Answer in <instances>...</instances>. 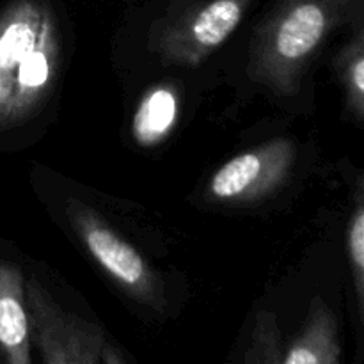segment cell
Wrapping results in <instances>:
<instances>
[{
  "mask_svg": "<svg viewBox=\"0 0 364 364\" xmlns=\"http://www.w3.org/2000/svg\"><path fill=\"white\" fill-rule=\"evenodd\" d=\"M180 100L173 85L160 84L142 96L132 119L134 141L142 148H153L166 141L180 116Z\"/></svg>",
  "mask_w": 364,
  "mask_h": 364,
  "instance_id": "9",
  "label": "cell"
},
{
  "mask_svg": "<svg viewBox=\"0 0 364 364\" xmlns=\"http://www.w3.org/2000/svg\"><path fill=\"white\" fill-rule=\"evenodd\" d=\"M341 343L336 315L323 299L315 297L309 306L301 333L297 334L281 364H340Z\"/></svg>",
  "mask_w": 364,
  "mask_h": 364,
  "instance_id": "8",
  "label": "cell"
},
{
  "mask_svg": "<svg viewBox=\"0 0 364 364\" xmlns=\"http://www.w3.org/2000/svg\"><path fill=\"white\" fill-rule=\"evenodd\" d=\"M297 146L276 137L233 156L212 174L208 198L226 205H249L279 191L294 171Z\"/></svg>",
  "mask_w": 364,
  "mask_h": 364,
  "instance_id": "6",
  "label": "cell"
},
{
  "mask_svg": "<svg viewBox=\"0 0 364 364\" xmlns=\"http://www.w3.org/2000/svg\"><path fill=\"white\" fill-rule=\"evenodd\" d=\"M252 0H181L149 36L153 53L167 66L196 68L238 28Z\"/></svg>",
  "mask_w": 364,
  "mask_h": 364,
  "instance_id": "3",
  "label": "cell"
},
{
  "mask_svg": "<svg viewBox=\"0 0 364 364\" xmlns=\"http://www.w3.org/2000/svg\"><path fill=\"white\" fill-rule=\"evenodd\" d=\"M25 301L43 364H102L107 338L98 323L60 306L36 277L25 281Z\"/></svg>",
  "mask_w": 364,
  "mask_h": 364,
  "instance_id": "5",
  "label": "cell"
},
{
  "mask_svg": "<svg viewBox=\"0 0 364 364\" xmlns=\"http://www.w3.org/2000/svg\"><path fill=\"white\" fill-rule=\"evenodd\" d=\"M31 345L23 274L0 262V364H32Z\"/></svg>",
  "mask_w": 364,
  "mask_h": 364,
  "instance_id": "7",
  "label": "cell"
},
{
  "mask_svg": "<svg viewBox=\"0 0 364 364\" xmlns=\"http://www.w3.org/2000/svg\"><path fill=\"white\" fill-rule=\"evenodd\" d=\"M338 78L345 95V107L358 123L364 119V34L361 23L334 59Z\"/></svg>",
  "mask_w": 364,
  "mask_h": 364,
  "instance_id": "10",
  "label": "cell"
},
{
  "mask_svg": "<svg viewBox=\"0 0 364 364\" xmlns=\"http://www.w3.org/2000/svg\"><path fill=\"white\" fill-rule=\"evenodd\" d=\"M102 364H128L124 361V358L121 355V352L114 347L112 343L105 340L102 348Z\"/></svg>",
  "mask_w": 364,
  "mask_h": 364,
  "instance_id": "13",
  "label": "cell"
},
{
  "mask_svg": "<svg viewBox=\"0 0 364 364\" xmlns=\"http://www.w3.org/2000/svg\"><path fill=\"white\" fill-rule=\"evenodd\" d=\"M347 258L354 279L358 311L363 316L364 309V192L363 181L359 180L354 198V210L347 226Z\"/></svg>",
  "mask_w": 364,
  "mask_h": 364,
  "instance_id": "12",
  "label": "cell"
},
{
  "mask_svg": "<svg viewBox=\"0 0 364 364\" xmlns=\"http://www.w3.org/2000/svg\"><path fill=\"white\" fill-rule=\"evenodd\" d=\"M363 0H279L255 36L247 73L276 98H291L326 39L361 16Z\"/></svg>",
  "mask_w": 364,
  "mask_h": 364,
  "instance_id": "2",
  "label": "cell"
},
{
  "mask_svg": "<svg viewBox=\"0 0 364 364\" xmlns=\"http://www.w3.org/2000/svg\"><path fill=\"white\" fill-rule=\"evenodd\" d=\"M63 59L59 23L46 0H13L0 14V130L46 105Z\"/></svg>",
  "mask_w": 364,
  "mask_h": 364,
  "instance_id": "1",
  "label": "cell"
},
{
  "mask_svg": "<svg viewBox=\"0 0 364 364\" xmlns=\"http://www.w3.org/2000/svg\"><path fill=\"white\" fill-rule=\"evenodd\" d=\"M281 329L276 313L259 309L252 322L242 364H281Z\"/></svg>",
  "mask_w": 364,
  "mask_h": 364,
  "instance_id": "11",
  "label": "cell"
},
{
  "mask_svg": "<svg viewBox=\"0 0 364 364\" xmlns=\"http://www.w3.org/2000/svg\"><path fill=\"white\" fill-rule=\"evenodd\" d=\"M66 215L92 259L128 297L155 311H164L162 281L137 249L116 233L91 206L78 199L68 201Z\"/></svg>",
  "mask_w": 364,
  "mask_h": 364,
  "instance_id": "4",
  "label": "cell"
}]
</instances>
